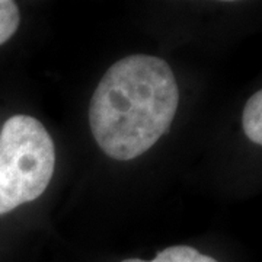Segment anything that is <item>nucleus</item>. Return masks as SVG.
Instances as JSON below:
<instances>
[{
  "mask_svg": "<svg viewBox=\"0 0 262 262\" xmlns=\"http://www.w3.org/2000/svg\"><path fill=\"white\" fill-rule=\"evenodd\" d=\"M179 103L170 66L159 57L133 54L102 76L89 105V125L105 155L133 160L169 130Z\"/></svg>",
  "mask_w": 262,
  "mask_h": 262,
  "instance_id": "obj_1",
  "label": "nucleus"
},
{
  "mask_svg": "<svg viewBox=\"0 0 262 262\" xmlns=\"http://www.w3.org/2000/svg\"><path fill=\"white\" fill-rule=\"evenodd\" d=\"M56 169V146L42 122L16 114L0 130V215L44 194Z\"/></svg>",
  "mask_w": 262,
  "mask_h": 262,
  "instance_id": "obj_2",
  "label": "nucleus"
},
{
  "mask_svg": "<svg viewBox=\"0 0 262 262\" xmlns=\"http://www.w3.org/2000/svg\"><path fill=\"white\" fill-rule=\"evenodd\" d=\"M121 262H217L214 258L204 255L191 246H170L165 251H160L155 259L143 261L137 258L124 259Z\"/></svg>",
  "mask_w": 262,
  "mask_h": 262,
  "instance_id": "obj_4",
  "label": "nucleus"
},
{
  "mask_svg": "<svg viewBox=\"0 0 262 262\" xmlns=\"http://www.w3.org/2000/svg\"><path fill=\"white\" fill-rule=\"evenodd\" d=\"M242 127L249 140L261 146L262 144V92L253 94L244 108Z\"/></svg>",
  "mask_w": 262,
  "mask_h": 262,
  "instance_id": "obj_3",
  "label": "nucleus"
},
{
  "mask_svg": "<svg viewBox=\"0 0 262 262\" xmlns=\"http://www.w3.org/2000/svg\"><path fill=\"white\" fill-rule=\"evenodd\" d=\"M20 24L18 5L10 0H0V46L15 35Z\"/></svg>",
  "mask_w": 262,
  "mask_h": 262,
  "instance_id": "obj_5",
  "label": "nucleus"
}]
</instances>
